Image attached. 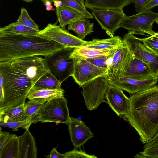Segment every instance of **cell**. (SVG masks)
<instances>
[{"mask_svg":"<svg viewBox=\"0 0 158 158\" xmlns=\"http://www.w3.org/2000/svg\"><path fill=\"white\" fill-rule=\"evenodd\" d=\"M11 64L23 72L34 85L49 70L44 58L36 56L19 59L10 62Z\"/></svg>","mask_w":158,"mask_h":158,"instance_id":"4fadbf2b","label":"cell"},{"mask_svg":"<svg viewBox=\"0 0 158 158\" xmlns=\"http://www.w3.org/2000/svg\"><path fill=\"white\" fill-rule=\"evenodd\" d=\"M62 83L48 71L38 80L32 88L55 89L61 88Z\"/></svg>","mask_w":158,"mask_h":158,"instance_id":"4316f807","label":"cell"},{"mask_svg":"<svg viewBox=\"0 0 158 158\" xmlns=\"http://www.w3.org/2000/svg\"><path fill=\"white\" fill-rule=\"evenodd\" d=\"M66 124L68 126L71 141L75 148L80 147L93 137L90 129L81 119L71 117Z\"/></svg>","mask_w":158,"mask_h":158,"instance_id":"2e32d148","label":"cell"},{"mask_svg":"<svg viewBox=\"0 0 158 158\" xmlns=\"http://www.w3.org/2000/svg\"><path fill=\"white\" fill-rule=\"evenodd\" d=\"M123 43V39L120 37L113 36L105 39H93L84 47L98 50H109L118 47Z\"/></svg>","mask_w":158,"mask_h":158,"instance_id":"cb8c5ba5","label":"cell"},{"mask_svg":"<svg viewBox=\"0 0 158 158\" xmlns=\"http://www.w3.org/2000/svg\"><path fill=\"white\" fill-rule=\"evenodd\" d=\"M39 121L37 114L34 115L28 119L21 121L4 122L0 121L1 126L6 127L12 129L13 131H17L19 127L26 129H29L30 126L33 123Z\"/></svg>","mask_w":158,"mask_h":158,"instance_id":"f1b7e54d","label":"cell"},{"mask_svg":"<svg viewBox=\"0 0 158 158\" xmlns=\"http://www.w3.org/2000/svg\"><path fill=\"white\" fill-rule=\"evenodd\" d=\"M19 137V158H36L37 148L34 139L29 129Z\"/></svg>","mask_w":158,"mask_h":158,"instance_id":"ac0fdd59","label":"cell"},{"mask_svg":"<svg viewBox=\"0 0 158 158\" xmlns=\"http://www.w3.org/2000/svg\"><path fill=\"white\" fill-rule=\"evenodd\" d=\"M92 14L110 37H113L120 25L127 17L123 10L94 9Z\"/></svg>","mask_w":158,"mask_h":158,"instance_id":"8fae6325","label":"cell"},{"mask_svg":"<svg viewBox=\"0 0 158 158\" xmlns=\"http://www.w3.org/2000/svg\"><path fill=\"white\" fill-rule=\"evenodd\" d=\"M122 39L129 48L134 58L146 64L154 75L158 77V56L145 45L143 39L128 32L123 35Z\"/></svg>","mask_w":158,"mask_h":158,"instance_id":"52a82bcc","label":"cell"},{"mask_svg":"<svg viewBox=\"0 0 158 158\" xmlns=\"http://www.w3.org/2000/svg\"><path fill=\"white\" fill-rule=\"evenodd\" d=\"M136 158H158V145L137 153Z\"/></svg>","mask_w":158,"mask_h":158,"instance_id":"e575fe53","label":"cell"},{"mask_svg":"<svg viewBox=\"0 0 158 158\" xmlns=\"http://www.w3.org/2000/svg\"><path fill=\"white\" fill-rule=\"evenodd\" d=\"M158 145V133L150 141L144 144L143 150H146L154 146Z\"/></svg>","mask_w":158,"mask_h":158,"instance_id":"74e56055","label":"cell"},{"mask_svg":"<svg viewBox=\"0 0 158 158\" xmlns=\"http://www.w3.org/2000/svg\"><path fill=\"white\" fill-rule=\"evenodd\" d=\"M134 58L129 48L123 40L114 54L108 73L122 76L130 68Z\"/></svg>","mask_w":158,"mask_h":158,"instance_id":"5bb4252c","label":"cell"},{"mask_svg":"<svg viewBox=\"0 0 158 158\" xmlns=\"http://www.w3.org/2000/svg\"><path fill=\"white\" fill-rule=\"evenodd\" d=\"M114 54L109 56L102 55L86 60L97 67L109 69Z\"/></svg>","mask_w":158,"mask_h":158,"instance_id":"1f68e13d","label":"cell"},{"mask_svg":"<svg viewBox=\"0 0 158 158\" xmlns=\"http://www.w3.org/2000/svg\"><path fill=\"white\" fill-rule=\"evenodd\" d=\"M45 156L48 158H64V154L58 152L55 148H53L50 152V154Z\"/></svg>","mask_w":158,"mask_h":158,"instance_id":"ab89813d","label":"cell"},{"mask_svg":"<svg viewBox=\"0 0 158 158\" xmlns=\"http://www.w3.org/2000/svg\"><path fill=\"white\" fill-rule=\"evenodd\" d=\"M74 49L65 47L44 58L48 70L61 83L72 75L73 60L70 56Z\"/></svg>","mask_w":158,"mask_h":158,"instance_id":"277c9868","label":"cell"},{"mask_svg":"<svg viewBox=\"0 0 158 158\" xmlns=\"http://www.w3.org/2000/svg\"><path fill=\"white\" fill-rule=\"evenodd\" d=\"M157 133H158V132Z\"/></svg>","mask_w":158,"mask_h":158,"instance_id":"c3c4849f","label":"cell"},{"mask_svg":"<svg viewBox=\"0 0 158 158\" xmlns=\"http://www.w3.org/2000/svg\"><path fill=\"white\" fill-rule=\"evenodd\" d=\"M64 155V158H97L94 155H89L82 150L74 148L71 151L68 152Z\"/></svg>","mask_w":158,"mask_h":158,"instance_id":"836d02e7","label":"cell"},{"mask_svg":"<svg viewBox=\"0 0 158 158\" xmlns=\"http://www.w3.org/2000/svg\"><path fill=\"white\" fill-rule=\"evenodd\" d=\"M118 47L113 49L105 50H98L85 47L79 48H74L70 56H78L86 60L102 55L109 56L113 55Z\"/></svg>","mask_w":158,"mask_h":158,"instance_id":"484cf974","label":"cell"},{"mask_svg":"<svg viewBox=\"0 0 158 158\" xmlns=\"http://www.w3.org/2000/svg\"><path fill=\"white\" fill-rule=\"evenodd\" d=\"M70 57L73 60L72 76L80 87L98 77L108 74V69L97 67L78 56H70Z\"/></svg>","mask_w":158,"mask_h":158,"instance_id":"30bf717a","label":"cell"},{"mask_svg":"<svg viewBox=\"0 0 158 158\" xmlns=\"http://www.w3.org/2000/svg\"><path fill=\"white\" fill-rule=\"evenodd\" d=\"M21 14L17 21L14 23L16 24L23 25L36 30H40L38 25L31 18L26 9H21Z\"/></svg>","mask_w":158,"mask_h":158,"instance_id":"4dcf8cb0","label":"cell"},{"mask_svg":"<svg viewBox=\"0 0 158 158\" xmlns=\"http://www.w3.org/2000/svg\"><path fill=\"white\" fill-rule=\"evenodd\" d=\"M155 22L158 25V19H157L156 20V21H155Z\"/></svg>","mask_w":158,"mask_h":158,"instance_id":"7dc6e473","label":"cell"},{"mask_svg":"<svg viewBox=\"0 0 158 158\" xmlns=\"http://www.w3.org/2000/svg\"><path fill=\"white\" fill-rule=\"evenodd\" d=\"M148 0H131V2L134 4L136 11L140 12L144 10V6Z\"/></svg>","mask_w":158,"mask_h":158,"instance_id":"8d00e7d4","label":"cell"},{"mask_svg":"<svg viewBox=\"0 0 158 158\" xmlns=\"http://www.w3.org/2000/svg\"><path fill=\"white\" fill-rule=\"evenodd\" d=\"M0 74L3 80L4 94L0 101V110L25 103L34 85L31 80L10 62L0 63Z\"/></svg>","mask_w":158,"mask_h":158,"instance_id":"3957f363","label":"cell"},{"mask_svg":"<svg viewBox=\"0 0 158 158\" xmlns=\"http://www.w3.org/2000/svg\"><path fill=\"white\" fill-rule=\"evenodd\" d=\"M0 158H19V137L10 134L8 139L0 147Z\"/></svg>","mask_w":158,"mask_h":158,"instance_id":"44dd1931","label":"cell"},{"mask_svg":"<svg viewBox=\"0 0 158 158\" xmlns=\"http://www.w3.org/2000/svg\"><path fill=\"white\" fill-rule=\"evenodd\" d=\"M3 80L2 75L0 74V101L4 98Z\"/></svg>","mask_w":158,"mask_h":158,"instance_id":"b9f144b4","label":"cell"},{"mask_svg":"<svg viewBox=\"0 0 158 158\" xmlns=\"http://www.w3.org/2000/svg\"><path fill=\"white\" fill-rule=\"evenodd\" d=\"M120 76L138 80L148 79L156 77L146 64L136 58L133 59L127 72Z\"/></svg>","mask_w":158,"mask_h":158,"instance_id":"e0dca14e","label":"cell"},{"mask_svg":"<svg viewBox=\"0 0 158 158\" xmlns=\"http://www.w3.org/2000/svg\"><path fill=\"white\" fill-rule=\"evenodd\" d=\"M56 13L60 27L65 29L66 26L84 16L77 10L73 8L61 6L56 8Z\"/></svg>","mask_w":158,"mask_h":158,"instance_id":"ffe728a7","label":"cell"},{"mask_svg":"<svg viewBox=\"0 0 158 158\" xmlns=\"http://www.w3.org/2000/svg\"><path fill=\"white\" fill-rule=\"evenodd\" d=\"M157 6H158V0H148L144 6V10H150Z\"/></svg>","mask_w":158,"mask_h":158,"instance_id":"f35d334b","label":"cell"},{"mask_svg":"<svg viewBox=\"0 0 158 158\" xmlns=\"http://www.w3.org/2000/svg\"><path fill=\"white\" fill-rule=\"evenodd\" d=\"M55 0H53L54 1ZM61 1L62 6L74 9L81 14L86 19H93V15L88 12L86 9L81 6L76 0H57Z\"/></svg>","mask_w":158,"mask_h":158,"instance_id":"d6a6232c","label":"cell"},{"mask_svg":"<svg viewBox=\"0 0 158 158\" xmlns=\"http://www.w3.org/2000/svg\"><path fill=\"white\" fill-rule=\"evenodd\" d=\"M47 101L44 99H30L24 104L25 112L28 118L37 114L39 110L44 104Z\"/></svg>","mask_w":158,"mask_h":158,"instance_id":"f546056e","label":"cell"},{"mask_svg":"<svg viewBox=\"0 0 158 158\" xmlns=\"http://www.w3.org/2000/svg\"><path fill=\"white\" fill-rule=\"evenodd\" d=\"M82 18L74 21L68 25L69 30L74 31L80 39L83 40L88 35L94 31V23L90 20Z\"/></svg>","mask_w":158,"mask_h":158,"instance_id":"603a6c76","label":"cell"},{"mask_svg":"<svg viewBox=\"0 0 158 158\" xmlns=\"http://www.w3.org/2000/svg\"><path fill=\"white\" fill-rule=\"evenodd\" d=\"M67 100L64 96L55 98L45 103L39 110V121L57 123H67L70 120Z\"/></svg>","mask_w":158,"mask_h":158,"instance_id":"8992f818","label":"cell"},{"mask_svg":"<svg viewBox=\"0 0 158 158\" xmlns=\"http://www.w3.org/2000/svg\"><path fill=\"white\" fill-rule=\"evenodd\" d=\"M57 24V22L53 24L49 23L44 28L40 30L37 35L56 42L65 47L75 48L88 45L89 41L73 35Z\"/></svg>","mask_w":158,"mask_h":158,"instance_id":"9c48e42d","label":"cell"},{"mask_svg":"<svg viewBox=\"0 0 158 158\" xmlns=\"http://www.w3.org/2000/svg\"><path fill=\"white\" fill-rule=\"evenodd\" d=\"M23 1L25 2H32L33 1V0H22Z\"/></svg>","mask_w":158,"mask_h":158,"instance_id":"f6af8a7d","label":"cell"},{"mask_svg":"<svg viewBox=\"0 0 158 158\" xmlns=\"http://www.w3.org/2000/svg\"><path fill=\"white\" fill-rule=\"evenodd\" d=\"M65 47L37 35L0 34V63L33 56L45 57Z\"/></svg>","mask_w":158,"mask_h":158,"instance_id":"7a4b0ae2","label":"cell"},{"mask_svg":"<svg viewBox=\"0 0 158 158\" xmlns=\"http://www.w3.org/2000/svg\"><path fill=\"white\" fill-rule=\"evenodd\" d=\"M105 97L109 106L118 116H124L127 113L130 98L126 96L122 90L109 85Z\"/></svg>","mask_w":158,"mask_h":158,"instance_id":"9a60e30c","label":"cell"},{"mask_svg":"<svg viewBox=\"0 0 158 158\" xmlns=\"http://www.w3.org/2000/svg\"><path fill=\"white\" fill-rule=\"evenodd\" d=\"M64 90L61 88L55 89L32 88L27 95V98L29 100L42 99L48 101L55 98L64 96Z\"/></svg>","mask_w":158,"mask_h":158,"instance_id":"d4e9b609","label":"cell"},{"mask_svg":"<svg viewBox=\"0 0 158 158\" xmlns=\"http://www.w3.org/2000/svg\"><path fill=\"white\" fill-rule=\"evenodd\" d=\"M25 103L15 107L0 110V121L18 122L28 119L29 118L26 115L25 112Z\"/></svg>","mask_w":158,"mask_h":158,"instance_id":"7402d4cb","label":"cell"},{"mask_svg":"<svg viewBox=\"0 0 158 158\" xmlns=\"http://www.w3.org/2000/svg\"><path fill=\"white\" fill-rule=\"evenodd\" d=\"M107 79L109 85L133 94L146 89L158 82V77H156L148 79L138 80L109 73Z\"/></svg>","mask_w":158,"mask_h":158,"instance_id":"7c38bea8","label":"cell"},{"mask_svg":"<svg viewBox=\"0 0 158 158\" xmlns=\"http://www.w3.org/2000/svg\"><path fill=\"white\" fill-rule=\"evenodd\" d=\"M155 35L158 37V32L157 33H156Z\"/></svg>","mask_w":158,"mask_h":158,"instance_id":"bcb514c9","label":"cell"},{"mask_svg":"<svg viewBox=\"0 0 158 158\" xmlns=\"http://www.w3.org/2000/svg\"><path fill=\"white\" fill-rule=\"evenodd\" d=\"M10 133L6 131H3L0 130V147H1L8 139L10 135Z\"/></svg>","mask_w":158,"mask_h":158,"instance_id":"60d3db41","label":"cell"},{"mask_svg":"<svg viewBox=\"0 0 158 158\" xmlns=\"http://www.w3.org/2000/svg\"><path fill=\"white\" fill-rule=\"evenodd\" d=\"M41 1L45 5L47 10L49 11L54 10V9L52 5V1L50 0H41Z\"/></svg>","mask_w":158,"mask_h":158,"instance_id":"7bdbcfd3","label":"cell"},{"mask_svg":"<svg viewBox=\"0 0 158 158\" xmlns=\"http://www.w3.org/2000/svg\"><path fill=\"white\" fill-rule=\"evenodd\" d=\"M40 30H36L14 23L0 28V34H15L37 35Z\"/></svg>","mask_w":158,"mask_h":158,"instance_id":"83f0119b","label":"cell"},{"mask_svg":"<svg viewBox=\"0 0 158 158\" xmlns=\"http://www.w3.org/2000/svg\"><path fill=\"white\" fill-rule=\"evenodd\" d=\"M54 6L56 8L62 6V3L60 1L55 0L53 2Z\"/></svg>","mask_w":158,"mask_h":158,"instance_id":"ee69618b","label":"cell"},{"mask_svg":"<svg viewBox=\"0 0 158 158\" xmlns=\"http://www.w3.org/2000/svg\"><path fill=\"white\" fill-rule=\"evenodd\" d=\"M143 39L145 45L158 56V37L154 35Z\"/></svg>","mask_w":158,"mask_h":158,"instance_id":"d590c367","label":"cell"},{"mask_svg":"<svg viewBox=\"0 0 158 158\" xmlns=\"http://www.w3.org/2000/svg\"><path fill=\"white\" fill-rule=\"evenodd\" d=\"M129 98V110L124 117L145 144L158 132V84Z\"/></svg>","mask_w":158,"mask_h":158,"instance_id":"6da1fadb","label":"cell"},{"mask_svg":"<svg viewBox=\"0 0 158 158\" xmlns=\"http://www.w3.org/2000/svg\"><path fill=\"white\" fill-rule=\"evenodd\" d=\"M107 75L98 77L81 87L87 109L89 111L95 109L105 100V95L109 84Z\"/></svg>","mask_w":158,"mask_h":158,"instance_id":"ba28073f","label":"cell"},{"mask_svg":"<svg viewBox=\"0 0 158 158\" xmlns=\"http://www.w3.org/2000/svg\"><path fill=\"white\" fill-rule=\"evenodd\" d=\"M158 19V13L151 10H143L135 15L127 16L120 25L133 35H153L156 32L152 30L153 23Z\"/></svg>","mask_w":158,"mask_h":158,"instance_id":"5b68a950","label":"cell"},{"mask_svg":"<svg viewBox=\"0 0 158 158\" xmlns=\"http://www.w3.org/2000/svg\"><path fill=\"white\" fill-rule=\"evenodd\" d=\"M131 0H85V8L94 9L123 10Z\"/></svg>","mask_w":158,"mask_h":158,"instance_id":"d6986e66","label":"cell"}]
</instances>
